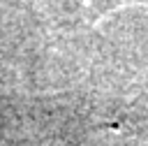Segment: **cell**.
Segmentation results:
<instances>
[{
	"label": "cell",
	"mask_w": 148,
	"mask_h": 146,
	"mask_svg": "<svg viewBox=\"0 0 148 146\" xmlns=\"http://www.w3.org/2000/svg\"><path fill=\"white\" fill-rule=\"evenodd\" d=\"M127 2H148V0H95V7L99 9V12H104V9H113V7H120V5H127Z\"/></svg>",
	"instance_id": "1"
}]
</instances>
